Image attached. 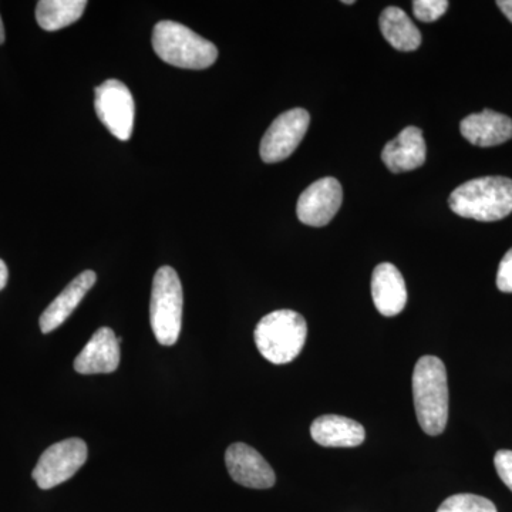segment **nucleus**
Segmentation results:
<instances>
[{
  "label": "nucleus",
  "instance_id": "1",
  "mask_svg": "<svg viewBox=\"0 0 512 512\" xmlns=\"http://www.w3.org/2000/svg\"><path fill=\"white\" fill-rule=\"evenodd\" d=\"M413 400L421 430L439 436L448 420V384L446 366L436 356L417 360L413 372Z\"/></svg>",
  "mask_w": 512,
  "mask_h": 512
},
{
  "label": "nucleus",
  "instance_id": "2",
  "mask_svg": "<svg viewBox=\"0 0 512 512\" xmlns=\"http://www.w3.org/2000/svg\"><path fill=\"white\" fill-rule=\"evenodd\" d=\"M448 205L454 214L481 222L503 220L512 212V180L481 177L451 192Z\"/></svg>",
  "mask_w": 512,
  "mask_h": 512
},
{
  "label": "nucleus",
  "instance_id": "3",
  "mask_svg": "<svg viewBox=\"0 0 512 512\" xmlns=\"http://www.w3.org/2000/svg\"><path fill=\"white\" fill-rule=\"evenodd\" d=\"M153 47L163 62L180 69H208L218 59V49L210 40L171 20L157 23Z\"/></svg>",
  "mask_w": 512,
  "mask_h": 512
},
{
  "label": "nucleus",
  "instance_id": "4",
  "mask_svg": "<svg viewBox=\"0 0 512 512\" xmlns=\"http://www.w3.org/2000/svg\"><path fill=\"white\" fill-rule=\"evenodd\" d=\"M308 325L298 312L282 309L259 320L254 332L256 348L274 365L291 363L302 352Z\"/></svg>",
  "mask_w": 512,
  "mask_h": 512
},
{
  "label": "nucleus",
  "instance_id": "5",
  "mask_svg": "<svg viewBox=\"0 0 512 512\" xmlns=\"http://www.w3.org/2000/svg\"><path fill=\"white\" fill-rule=\"evenodd\" d=\"M183 285L171 266H161L154 275L150 299V323L157 342L174 346L183 326Z\"/></svg>",
  "mask_w": 512,
  "mask_h": 512
},
{
  "label": "nucleus",
  "instance_id": "6",
  "mask_svg": "<svg viewBox=\"0 0 512 512\" xmlns=\"http://www.w3.org/2000/svg\"><path fill=\"white\" fill-rule=\"evenodd\" d=\"M94 109L104 127L119 138L120 141L130 140L133 134L134 106L133 94L126 84L119 80H107L94 90Z\"/></svg>",
  "mask_w": 512,
  "mask_h": 512
},
{
  "label": "nucleus",
  "instance_id": "7",
  "mask_svg": "<svg viewBox=\"0 0 512 512\" xmlns=\"http://www.w3.org/2000/svg\"><path fill=\"white\" fill-rule=\"evenodd\" d=\"M87 444L82 439L59 441L47 448L37 461L32 477L42 490L66 483L84 466Z\"/></svg>",
  "mask_w": 512,
  "mask_h": 512
},
{
  "label": "nucleus",
  "instance_id": "8",
  "mask_svg": "<svg viewBox=\"0 0 512 512\" xmlns=\"http://www.w3.org/2000/svg\"><path fill=\"white\" fill-rule=\"evenodd\" d=\"M309 124L311 116L305 109H292L276 117L259 147L262 161L275 164L291 157L308 133Z\"/></svg>",
  "mask_w": 512,
  "mask_h": 512
},
{
  "label": "nucleus",
  "instance_id": "9",
  "mask_svg": "<svg viewBox=\"0 0 512 512\" xmlns=\"http://www.w3.org/2000/svg\"><path fill=\"white\" fill-rule=\"evenodd\" d=\"M342 185L333 177H325L309 185L299 197L296 214L302 224L325 227L342 207Z\"/></svg>",
  "mask_w": 512,
  "mask_h": 512
},
{
  "label": "nucleus",
  "instance_id": "10",
  "mask_svg": "<svg viewBox=\"0 0 512 512\" xmlns=\"http://www.w3.org/2000/svg\"><path fill=\"white\" fill-rule=\"evenodd\" d=\"M225 464L229 476L242 487L266 490L275 485L274 470L268 461L248 444H231L225 453Z\"/></svg>",
  "mask_w": 512,
  "mask_h": 512
},
{
  "label": "nucleus",
  "instance_id": "11",
  "mask_svg": "<svg viewBox=\"0 0 512 512\" xmlns=\"http://www.w3.org/2000/svg\"><path fill=\"white\" fill-rule=\"evenodd\" d=\"M120 365V339L110 328H100L74 360L80 375H109Z\"/></svg>",
  "mask_w": 512,
  "mask_h": 512
},
{
  "label": "nucleus",
  "instance_id": "12",
  "mask_svg": "<svg viewBox=\"0 0 512 512\" xmlns=\"http://www.w3.org/2000/svg\"><path fill=\"white\" fill-rule=\"evenodd\" d=\"M372 296L377 311L387 318L406 308L407 288L402 272L389 262L377 265L372 276Z\"/></svg>",
  "mask_w": 512,
  "mask_h": 512
},
{
  "label": "nucleus",
  "instance_id": "13",
  "mask_svg": "<svg viewBox=\"0 0 512 512\" xmlns=\"http://www.w3.org/2000/svg\"><path fill=\"white\" fill-rule=\"evenodd\" d=\"M460 131L473 146H500L512 138V120L497 111L484 110L461 121Z\"/></svg>",
  "mask_w": 512,
  "mask_h": 512
},
{
  "label": "nucleus",
  "instance_id": "14",
  "mask_svg": "<svg viewBox=\"0 0 512 512\" xmlns=\"http://www.w3.org/2000/svg\"><path fill=\"white\" fill-rule=\"evenodd\" d=\"M383 163L394 174L416 170L426 161V143L420 128L407 127L383 148Z\"/></svg>",
  "mask_w": 512,
  "mask_h": 512
},
{
  "label": "nucleus",
  "instance_id": "15",
  "mask_svg": "<svg viewBox=\"0 0 512 512\" xmlns=\"http://www.w3.org/2000/svg\"><path fill=\"white\" fill-rule=\"evenodd\" d=\"M96 281L97 275L93 271H84L76 276L40 316L39 323L42 333L53 332V330L62 326L70 318V315L76 311L77 306L83 301L87 292L93 288Z\"/></svg>",
  "mask_w": 512,
  "mask_h": 512
},
{
  "label": "nucleus",
  "instance_id": "16",
  "mask_svg": "<svg viewBox=\"0 0 512 512\" xmlns=\"http://www.w3.org/2000/svg\"><path fill=\"white\" fill-rule=\"evenodd\" d=\"M312 439L323 447H357L366 439L365 427L348 417L326 414L313 421Z\"/></svg>",
  "mask_w": 512,
  "mask_h": 512
},
{
  "label": "nucleus",
  "instance_id": "17",
  "mask_svg": "<svg viewBox=\"0 0 512 512\" xmlns=\"http://www.w3.org/2000/svg\"><path fill=\"white\" fill-rule=\"evenodd\" d=\"M384 39L400 52H413L421 45V33L403 9L390 6L379 19Z\"/></svg>",
  "mask_w": 512,
  "mask_h": 512
},
{
  "label": "nucleus",
  "instance_id": "18",
  "mask_svg": "<svg viewBox=\"0 0 512 512\" xmlns=\"http://www.w3.org/2000/svg\"><path fill=\"white\" fill-rule=\"evenodd\" d=\"M86 6V0H40L36 6V20L40 28L56 32L82 18Z\"/></svg>",
  "mask_w": 512,
  "mask_h": 512
},
{
  "label": "nucleus",
  "instance_id": "19",
  "mask_svg": "<svg viewBox=\"0 0 512 512\" xmlns=\"http://www.w3.org/2000/svg\"><path fill=\"white\" fill-rule=\"evenodd\" d=\"M437 512H497V507L481 495L456 494L448 497Z\"/></svg>",
  "mask_w": 512,
  "mask_h": 512
},
{
  "label": "nucleus",
  "instance_id": "20",
  "mask_svg": "<svg viewBox=\"0 0 512 512\" xmlns=\"http://www.w3.org/2000/svg\"><path fill=\"white\" fill-rule=\"evenodd\" d=\"M447 9V0H414L413 2L414 16L421 22H436L447 12Z\"/></svg>",
  "mask_w": 512,
  "mask_h": 512
},
{
  "label": "nucleus",
  "instance_id": "21",
  "mask_svg": "<svg viewBox=\"0 0 512 512\" xmlns=\"http://www.w3.org/2000/svg\"><path fill=\"white\" fill-rule=\"evenodd\" d=\"M494 466L497 470L498 477L512 491V451H497L494 457Z\"/></svg>",
  "mask_w": 512,
  "mask_h": 512
},
{
  "label": "nucleus",
  "instance_id": "22",
  "mask_svg": "<svg viewBox=\"0 0 512 512\" xmlns=\"http://www.w3.org/2000/svg\"><path fill=\"white\" fill-rule=\"evenodd\" d=\"M497 286L501 292L512 293V248L498 266Z\"/></svg>",
  "mask_w": 512,
  "mask_h": 512
},
{
  "label": "nucleus",
  "instance_id": "23",
  "mask_svg": "<svg viewBox=\"0 0 512 512\" xmlns=\"http://www.w3.org/2000/svg\"><path fill=\"white\" fill-rule=\"evenodd\" d=\"M497 6L512 23V0H498Z\"/></svg>",
  "mask_w": 512,
  "mask_h": 512
},
{
  "label": "nucleus",
  "instance_id": "24",
  "mask_svg": "<svg viewBox=\"0 0 512 512\" xmlns=\"http://www.w3.org/2000/svg\"><path fill=\"white\" fill-rule=\"evenodd\" d=\"M9 279V271L8 266H6L5 262L0 259V291L8 285Z\"/></svg>",
  "mask_w": 512,
  "mask_h": 512
},
{
  "label": "nucleus",
  "instance_id": "25",
  "mask_svg": "<svg viewBox=\"0 0 512 512\" xmlns=\"http://www.w3.org/2000/svg\"><path fill=\"white\" fill-rule=\"evenodd\" d=\"M5 42V26H3L2 18H0V45Z\"/></svg>",
  "mask_w": 512,
  "mask_h": 512
},
{
  "label": "nucleus",
  "instance_id": "26",
  "mask_svg": "<svg viewBox=\"0 0 512 512\" xmlns=\"http://www.w3.org/2000/svg\"><path fill=\"white\" fill-rule=\"evenodd\" d=\"M342 3H345V5H353V3H355V0H343Z\"/></svg>",
  "mask_w": 512,
  "mask_h": 512
}]
</instances>
